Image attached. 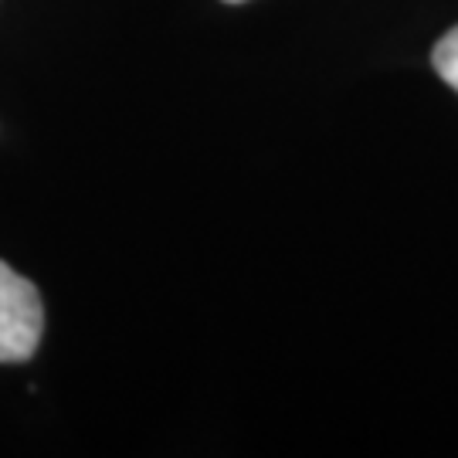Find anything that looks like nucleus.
I'll use <instances>...</instances> for the list:
<instances>
[{
	"mask_svg": "<svg viewBox=\"0 0 458 458\" xmlns=\"http://www.w3.org/2000/svg\"><path fill=\"white\" fill-rule=\"evenodd\" d=\"M45 333L41 295L24 276L0 262V363H24L38 353Z\"/></svg>",
	"mask_w": 458,
	"mask_h": 458,
	"instance_id": "1",
	"label": "nucleus"
},
{
	"mask_svg": "<svg viewBox=\"0 0 458 458\" xmlns=\"http://www.w3.org/2000/svg\"><path fill=\"white\" fill-rule=\"evenodd\" d=\"M431 65L458 92V24L448 34L438 38V45L431 51Z\"/></svg>",
	"mask_w": 458,
	"mask_h": 458,
	"instance_id": "2",
	"label": "nucleus"
},
{
	"mask_svg": "<svg viewBox=\"0 0 458 458\" xmlns=\"http://www.w3.org/2000/svg\"><path fill=\"white\" fill-rule=\"evenodd\" d=\"M225 4H245V0H225Z\"/></svg>",
	"mask_w": 458,
	"mask_h": 458,
	"instance_id": "3",
	"label": "nucleus"
}]
</instances>
